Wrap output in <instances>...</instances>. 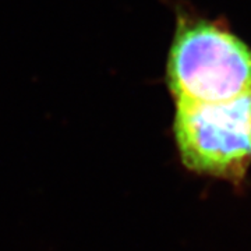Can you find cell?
I'll return each mask as SVG.
<instances>
[{
    "instance_id": "obj_1",
    "label": "cell",
    "mask_w": 251,
    "mask_h": 251,
    "mask_svg": "<svg viewBox=\"0 0 251 251\" xmlns=\"http://www.w3.org/2000/svg\"><path fill=\"white\" fill-rule=\"evenodd\" d=\"M166 78L175 102H218L251 94V48L218 21L181 16Z\"/></svg>"
},
{
    "instance_id": "obj_2",
    "label": "cell",
    "mask_w": 251,
    "mask_h": 251,
    "mask_svg": "<svg viewBox=\"0 0 251 251\" xmlns=\"http://www.w3.org/2000/svg\"><path fill=\"white\" fill-rule=\"evenodd\" d=\"M173 137L184 169L242 186L251 166V94L176 102Z\"/></svg>"
}]
</instances>
